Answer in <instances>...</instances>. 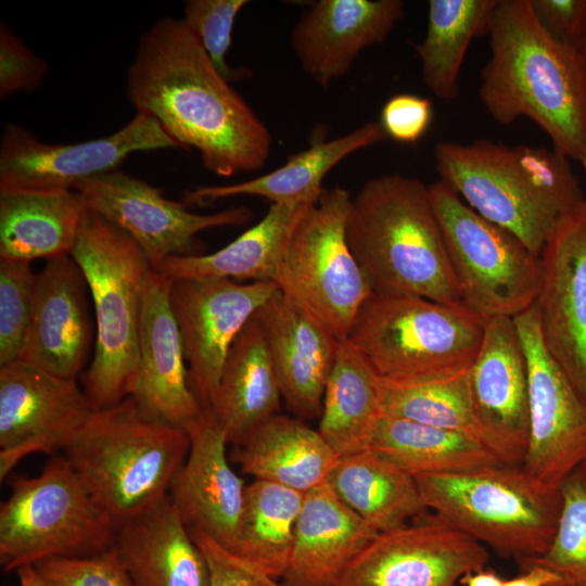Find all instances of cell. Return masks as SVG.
<instances>
[{
	"mask_svg": "<svg viewBox=\"0 0 586 586\" xmlns=\"http://www.w3.org/2000/svg\"><path fill=\"white\" fill-rule=\"evenodd\" d=\"M522 568L523 573L505 579L504 586H560L561 584L559 575L540 564L528 563Z\"/></svg>",
	"mask_w": 586,
	"mask_h": 586,
	"instance_id": "46",
	"label": "cell"
},
{
	"mask_svg": "<svg viewBox=\"0 0 586 586\" xmlns=\"http://www.w3.org/2000/svg\"><path fill=\"white\" fill-rule=\"evenodd\" d=\"M318 199L270 204L266 215L256 225L220 250L211 254L170 256L151 268L173 281H275L294 227Z\"/></svg>",
	"mask_w": 586,
	"mask_h": 586,
	"instance_id": "27",
	"label": "cell"
},
{
	"mask_svg": "<svg viewBox=\"0 0 586 586\" xmlns=\"http://www.w3.org/2000/svg\"><path fill=\"white\" fill-rule=\"evenodd\" d=\"M501 578L494 570L481 569L464 575L460 579L462 586H504Z\"/></svg>",
	"mask_w": 586,
	"mask_h": 586,
	"instance_id": "47",
	"label": "cell"
},
{
	"mask_svg": "<svg viewBox=\"0 0 586 586\" xmlns=\"http://www.w3.org/2000/svg\"><path fill=\"white\" fill-rule=\"evenodd\" d=\"M433 119V104L428 98L398 93L383 105L380 125L387 138L403 144H416Z\"/></svg>",
	"mask_w": 586,
	"mask_h": 586,
	"instance_id": "44",
	"label": "cell"
},
{
	"mask_svg": "<svg viewBox=\"0 0 586 586\" xmlns=\"http://www.w3.org/2000/svg\"><path fill=\"white\" fill-rule=\"evenodd\" d=\"M188 530L206 558L211 574L209 586H286L203 532Z\"/></svg>",
	"mask_w": 586,
	"mask_h": 586,
	"instance_id": "43",
	"label": "cell"
},
{
	"mask_svg": "<svg viewBox=\"0 0 586 586\" xmlns=\"http://www.w3.org/2000/svg\"><path fill=\"white\" fill-rule=\"evenodd\" d=\"M75 191L88 211L125 231L151 266L170 256L201 255L199 233L242 225L252 215L246 207L190 212L184 202L169 200L158 188L118 169L90 178Z\"/></svg>",
	"mask_w": 586,
	"mask_h": 586,
	"instance_id": "14",
	"label": "cell"
},
{
	"mask_svg": "<svg viewBox=\"0 0 586 586\" xmlns=\"http://www.w3.org/2000/svg\"><path fill=\"white\" fill-rule=\"evenodd\" d=\"M327 483L378 533L398 528L429 511L416 479L371 449L339 458Z\"/></svg>",
	"mask_w": 586,
	"mask_h": 586,
	"instance_id": "32",
	"label": "cell"
},
{
	"mask_svg": "<svg viewBox=\"0 0 586 586\" xmlns=\"http://www.w3.org/2000/svg\"><path fill=\"white\" fill-rule=\"evenodd\" d=\"M189 449L186 429L130 395L93 410L63 453L94 500L122 525L168 496Z\"/></svg>",
	"mask_w": 586,
	"mask_h": 586,
	"instance_id": "5",
	"label": "cell"
},
{
	"mask_svg": "<svg viewBox=\"0 0 586 586\" xmlns=\"http://www.w3.org/2000/svg\"><path fill=\"white\" fill-rule=\"evenodd\" d=\"M542 25L559 41L578 49L586 34V0H531Z\"/></svg>",
	"mask_w": 586,
	"mask_h": 586,
	"instance_id": "45",
	"label": "cell"
},
{
	"mask_svg": "<svg viewBox=\"0 0 586 586\" xmlns=\"http://www.w3.org/2000/svg\"><path fill=\"white\" fill-rule=\"evenodd\" d=\"M281 392L255 315L232 343L209 410L228 444H242L279 413Z\"/></svg>",
	"mask_w": 586,
	"mask_h": 586,
	"instance_id": "29",
	"label": "cell"
},
{
	"mask_svg": "<svg viewBox=\"0 0 586 586\" xmlns=\"http://www.w3.org/2000/svg\"><path fill=\"white\" fill-rule=\"evenodd\" d=\"M429 194L462 305L485 320L528 309L542 284L540 257L443 181L430 184Z\"/></svg>",
	"mask_w": 586,
	"mask_h": 586,
	"instance_id": "10",
	"label": "cell"
},
{
	"mask_svg": "<svg viewBox=\"0 0 586 586\" xmlns=\"http://www.w3.org/2000/svg\"><path fill=\"white\" fill-rule=\"evenodd\" d=\"M87 214L76 191L0 192V259L71 255Z\"/></svg>",
	"mask_w": 586,
	"mask_h": 586,
	"instance_id": "31",
	"label": "cell"
},
{
	"mask_svg": "<svg viewBox=\"0 0 586 586\" xmlns=\"http://www.w3.org/2000/svg\"><path fill=\"white\" fill-rule=\"evenodd\" d=\"M378 534L324 482L305 493L281 582L286 586H337L348 565Z\"/></svg>",
	"mask_w": 586,
	"mask_h": 586,
	"instance_id": "25",
	"label": "cell"
},
{
	"mask_svg": "<svg viewBox=\"0 0 586 586\" xmlns=\"http://www.w3.org/2000/svg\"><path fill=\"white\" fill-rule=\"evenodd\" d=\"M578 51H579V54L582 56L584 68H585V74H586V34H585V37H584L581 46L578 47Z\"/></svg>",
	"mask_w": 586,
	"mask_h": 586,
	"instance_id": "50",
	"label": "cell"
},
{
	"mask_svg": "<svg viewBox=\"0 0 586 586\" xmlns=\"http://www.w3.org/2000/svg\"><path fill=\"white\" fill-rule=\"evenodd\" d=\"M54 586H133L114 546L75 558H51L35 564Z\"/></svg>",
	"mask_w": 586,
	"mask_h": 586,
	"instance_id": "41",
	"label": "cell"
},
{
	"mask_svg": "<svg viewBox=\"0 0 586 586\" xmlns=\"http://www.w3.org/2000/svg\"><path fill=\"white\" fill-rule=\"evenodd\" d=\"M170 148L180 146L143 113L113 133L74 143L44 142L9 123L0 140V192L75 191L79 183L118 169L132 153Z\"/></svg>",
	"mask_w": 586,
	"mask_h": 586,
	"instance_id": "12",
	"label": "cell"
},
{
	"mask_svg": "<svg viewBox=\"0 0 586 586\" xmlns=\"http://www.w3.org/2000/svg\"><path fill=\"white\" fill-rule=\"evenodd\" d=\"M434 160L441 181L539 257L559 220L585 200L571 161L552 149L440 142Z\"/></svg>",
	"mask_w": 586,
	"mask_h": 586,
	"instance_id": "3",
	"label": "cell"
},
{
	"mask_svg": "<svg viewBox=\"0 0 586 586\" xmlns=\"http://www.w3.org/2000/svg\"><path fill=\"white\" fill-rule=\"evenodd\" d=\"M346 239L374 293L462 305L429 186L418 178L369 179L352 196Z\"/></svg>",
	"mask_w": 586,
	"mask_h": 586,
	"instance_id": "4",
	"label": "cell"
},
{
	"mask_svg": "<svg viewBox=\"0 0 586 586\" xmlns=\"http://www.w3.org/2000/svg\"><path fill=\"white\" fill-rule=\"evenodd\" d=\"M513 321L528 380L530 443L522 468L559 489L586 460V404L544 345L536 303Z\"/></svg>",
	"mask_w": 586,
	"mask_h": 586,
	"instance_id": "13",
	"label": "cell"
},
{
	"mask_svg": "<svg viewBox=\"0 0 586 586\" xmlns=\"http://www.w3.org/2000/svg\"><path fill=\"white\" fill-rule=\"evenodd\" d=\"M255 317L288 409L302 420L320 416L341 341L280 290Z\"/></svg>",
	"mask_w": 586,
	"mask_h": 586,
	"instance_id": "22",
	"label": "cell"
},
{
	"mask_svg": "<svg viewBox=\"0 0 586 586\" xmlns=\"http://www.w3.org/2000/svg\"><path fill=\"white\" fill-rule=\"evenodd\" d=\"M415 479L429 511L501 557L521 564L543 556L552 543L561 491L538 483L522 466L499 463Z\"/></svg>",
	"mask_w": 586,
	"mask_h": 586,
	"instance_id": "7",
	"label": "cell"
},
{
	"mask_svg": "<svg viewBox=\"0 0 586 586\" xmlns=\"http://www.w3.org/2000/svg\"><path fill=\"white\" fill-rule=\"evenodd\" d=\"M305 493L254 479L245 497L232 552L282 579L292 553Z\"/></svg>",
	"mask_w": 586,
	"mask_h": 586,
	"instance_id": "36",
	"label": "cell"
},
{
	"mask_svg": "<svg viewBox=\"0 0 586 586\" xmlns=\"http://www.w3.org/2000/svg\"><path fill=\"white\" fill-rule=\"evenodd\" d=\"M586 485V460L573 473Z\"/></svg>",
	"mask_w": 586,
	"mask_h": 586,
	"instance_id": "49",
	"label": "cell"
},
{
	"mask_svg": "<svg viewBox=\"0 0 586 586\" xmlns=\"http://www.w3.org/2000/svg\"><path fill=\"white\" fill-rule=\"evenodd\" d=\"M351 193L339 186L300 218L276 276L279 290L324 324L348 339L366 301L374 293L346 239Z\"/></svg>",
	"mask_w": 586,
	"mask_h": 586,
	"instance_id": "11",
	"label": "cell"
},
{
	"mask_svg": "<svg viewBox=\"0 0 586 586\" xmlns=\"http://www.w3.org/2000/svg\"><path fill=\"white\" fill-rule=\"evenodd\" d=\"M229 459L243 473L307 493L327 482L337 455L304 420L276 413L237 445Z\"/></svg>",
	"mask_w": 586,
	"mask_h": 586,
	"instance_id": "28",
	"label": "cell"
},
{
	"mask_svg": "<svg viewBox=\"0 0 586 586\" xmlns=\"http://www.w3.org/2000/svg\"><path fill=\"white\" fill-rule=\"evenodd\" d=\"M485 322L463 305L373 293L347 340L382 378L447 375L470 369L483 341Z\"/></svg>",
	"mask_w": 586,
	"mask_h": 586,
	"instance_id": "8",
	"label": "cell"
},
{
	"mask_svg": "<svg viewBox=\"0 0 586 586\" xmlns=\"http://www.w3.org/2000/svg\"><path fill=\"white\" fill-rule=\"evenodd\" d=\"M49 71L48 63L35 54L4 23H0V98L39 88Z\"/></svg>",
	"mask_w": 586,
	"mask_h": 586,
	"instance_id": "42",
	"label": "cell"
},
{
	"mask_svg": "<svg viewBox=\"0 0 586 586\" xmlns=\"http://www.w3.org/2000/svg\"><path fill=\"white\" fill-rule=\"evenodd\" d=\"M71 256L81 269L93 302L94 351L82 384L95 410L120 402L136 388L151 265L125 231L90 211Z\"/></svg>",
	"mask_w": 586,
	"mask_h": 586,
	"instance_id": "6",
	"label": "cell"
},
{
	"mask_svg": "<svg viewBox=\"0 0 586 586\" xmlns=\"http://www.w3.org/2000/svg\"><path fill=\"white\" fill-rule=\"evenodd\" d=\"M387 137L380 123L368 122L337 138L316 142L297 152L280 167L253 179L221 186H200L184 192L183 202L204 205L217 200L250 195L271 204L319 198L326 175L351 154Z\"/></svg>",
	"mask_w": 586,
	"mask_h": 586,
	"instance_id": "30",
	"label": "cell"
},
{
	"mask_svg": "<svg viewBox=\"0 0 586 586\" xmlns=\"http://www.w3.org/2000/svg\"><path fill=\"white\" fill-rule=\"evenodd\" d=\"M230 82L182 18L164 17L139 38L126 94L205 169L230 177L262 168L271 149L267 126Z\"/></svg>",
	"mask_w": 586,
	"mask_h": 586,
	"instance_id": "1",
	"label": "cell"
},
{
	"mask_svg": "<svg viewBox=\"0 0 586 586\" xmlns=\"http://www.w3.org/2000/svg\"><path fill=\"white\" fill-rule=\"evenodd\" d=\"M171 282L152 268L148 273L139 374L131 396L152 415L186 429L203 408L190 386L182 339L169 298Z\"/></svg>",
	"mask_w": 586,
	"mask_h": 586,
	"instance_id": "24",
	"label": "cell"
},
{
	"mask_svg": "<svg viewBox=\"0 0 586 586\" xmlns=\"http://www.w3.org/2000/svg\"><path fill=\"white\" fill-rule=\"evenodd\" d=\"M402 0H319L290 33L301 68L327 88L347 75L360 53L384 42L404 15Z\"/></svg>",
	"mask_w": 586,
	"mask_h": 586,
	"instance_id": "20",
	"label": "cell"
},
{
	"mask_svg": "<svg viewBox=\"0 0 586 586\" xmlns=\"http://www.w3.org/2000/svg\"><path fill=\"white\" fill-rule=\"evenodd\" d=\"M560 491L562 508L550 547L521 566L537 563L559 575L560 586H586V485L572 474Z\"/></svg>",
	"mask_w": 586,
	"mask_h": 586,
	"instance_id": "38",
	"label": "cell"
},
{
	"mask_svg": "<svg viewBox=\"0 0 586 586\" xmlns=\"http://www.w3.org/2000/svg\"><path fill=\"white\" fill-rule=\"evenodd\" d=\"M368 449L413 477L501 463L475 436L383 413L374 424Z\"/></svg>",
	"mask_w": 586,
	"mask_h": 586,
	"instance_id": "33",
	"label": "cell"
},
{
	"mask_svg": "<svg viewBox=\"0 0 586 586\" xmlns=\"http://www.w3.org/2000/svg\"><path fill=\"white\" fill-rule=\"evenodd\" d=\"M540 260V336L586 404V200L559 220Z\"/></svg>",
	"mask_w": 586,
	"mask_h": 586,
	"instance_id": "18",
	"label": "cell"
},
{
	"mask_svg": "<svg viewBox=\"0 0 586 586\" xmlns=\"http://www.w3.org/2000/svg\"><path fill=\"white\" fill-rule=\"evenodd\" d=\"M380 375L348 341H341L329 375L318 432L339 458L368 449L380 416Z\"/></svg>",
	"mask_w": 586,
	"mask_h": 586,
	"instance_id": "34",
	"label": "cell"
},
{
	"mask_svg": "<svg viewBox=\"0 0 586 586\" xmlns=\"http://www.w3.org/2000/svg\"><path fill=\"white\" fill-rule=\"evenodd\" d=\"M15 572L20 586H54L35 564L21 566Z\"/></svg>",
	"mask_w": 586,
	"mask_h": 586,
	"instance_id": "48",
	"label": "cell"
},
{
	"mask_svg": "<svg viewBox=\"0 0 586 586\" xmlns=\"http://www.w3.org/2000/svg\"><path fill=\"white\" fill-rule=\"evenodd\" d=\"M186 431L190 449L168 496L188 528L232 550L243 510L245 483L229 463L227 435L209 410Z\"/></svg>",
	"mask_w": 586,
	"mask_h": 586,
	"instance_id": "21",
	"label": "cell"
},
{
	"mask_svg": "<svg viewBox=\"0 0 586 586\" xmlns=\"http://www.w3.org/2000/svg\"><path fill=\"white\" fill-rule=\"evenodd\" d=\"M279 290L276 281L230 279L171 282L169 298L181 334L189 382L203 410L209 409L229 349L247 321Z\"/></svg>",
	"mask_w": 586,
	"mask_h": 586,
	"instance_id": "16",
	"label": "cell"
},
{
	"mask_svg": "<svg viewBox=\"0 0 586 586\" xmlns=\"http://www.w3.org/2000/svg\"><path fill=\"white\" fill-rule=\"evenodd\" d=\"M87 281L66 254L46 260L36 273L30 324L22 360L76 380L92 342Z\"/></svg>",
	"mask_w": 586,
	"mask_h": 586,
	"instance_id": "23",
	"label": "cell"
},
{
	"mask_svg": "<svg viewBox=\"0 0 586 586\" xmlns=\"http://www.w3.org/2000/svg\"><path fill=\"white\" fill-rule=\"evenodd\" d=\"M247 3V0H188L181 17L229 81L250 75L247 69L231 67L227 62L235 18Z\"/></svg>",
	"mask_w": 586,
	"mask_h": 586,
	"instance_id": "40",
	"label": "cell"
},
{
	"mask_svg": "<svg viewBox=\"0 0 586 586\" xmlns=\"http://www.w3.org/2000/svg\"><path fill=\"white\" fill-rule=\"evenodd\" d=\"M116 549L133 586H209L205 556L169 496L124 522Z\"/></svg>",
	"mask_w": 586,
	"mask_h": 586,
	"instance_id": "26",
	"label": "cell"
},
{
	"mask_svg": "<svg viewBox=\"0 0 586 586\" xmlns=\"http://www.w3.org/2000/svg\"><path fill=\"white\" fill-rule=\"evenodd\" d=\"M379 405L383 415L463 432L481 441L473 415L469 369L409 380L380 377Z\"/></svg>",
	"mask_w": 586,
	"mask_h": 586,
	"instance_id": "37",
	"label": "cell"
},
{
	"mask_svg": "<svg viewBox=\"0 0 586 586\" xmlns=\"http://www.w3.org/2000/svg\"><path fill=\"white\" fill-rule=\"evenodd\" d=\"M469 381L481 441L501 463L522 466L530 443V398L526 359L513 318L486 319Z\"/></svg>",
	"mask_w": 586,
	"mask_h": 586,
	"instance_id": "19",
	"label": "cell"
},
{
	"mask_svg": "<svg viewBox=\"0 0 586 586\" xmlns=\"http://www.w3.org/2000/svg\"><path fill=\"white\" fill-rule=\"evenodd\" d=\"M0 507L3 572L51 558L88 557L114 546L119 524L94 500L64 455L34 477H14Z\"/></svg>",
	"mask_w": 586,
	"mask_h": 586,
	"instance_id": "9",
	"label": "cell"
},
{
	"mask_svg": "<svg viewBox=\"0 0 586 586\" xmlns=\"http://www.w3.org/2000/svg\"><path fill=\"white\" fill-rule=\"evenodd\" d=\"M487 548L430 511L379 533L355 558L337 586H459L484 569Z\"/></svg>",
	"mask_w": 586,
	"mask_h": 586,
	"instance_id": "15",
	"label": "cell"
},
{
	"mask_svg": "<svg viewBox=\"0 0 586 586\" xmlns=\"http://www.w3.org/2000/svg\"><path fill=\"white\" fill-rule=\"evenodd\" d=\"M92 411L76 380L22 359L1 366V482L27 455L63 451Z\"/></svg>",
	"mask_w": 586,
	"mask_h": 586,
	"instance_id": "17",
	"label": "cell"
},
{
	"mask_svg": "<svg viewBox=\"0 0 586 586\" xmlns=\"http://www.w3.org/2000/svg\"><path fill=\"white\" fill-rule=\"evenodd\" d=\"M497 0H430L423 40L415 46L424 85L438 99L459 93L466 53L476 37L487 35Z\"/></svg>",
	"mask_w": 586,
	"mask_h": 586,
	"instance_id": "35",
	"label": "cell"
},
{
	"mask_svg": "<svg viewBox=\"0 0 586 586\" xmlns=\"http://www.w3.org/2000/svg\"><path fill=\"white\" fill-rule=\"evenodd\" d=\"M36 273L29 262L0 259V367L21 359L30 324Z\"/></svg>",
	"mask_w": 586,
	"mask_h": 586,
	"instance_id": "39",
	"label": "cell"
},
{
	"mask_svg": "<svg viewBox=\"0 0 586 586\" xmlns=\"http://www.w3.org/2000/svg\"><path fill=\"white\" fill-rule=\"evenodd\" d=\"M487 35L491 56L479 87L486 112L504 126L532 119L552 150L586 174V74L578 49L542 25L531 0H497Z\"/></svg>",
	"mask_w": 586,
	"mask_h": 586,
	"instance_id": "2",
	"label": "cell"
}]
</instances>
